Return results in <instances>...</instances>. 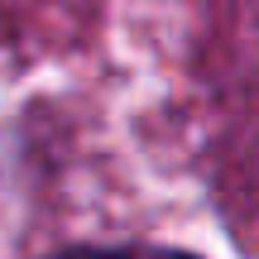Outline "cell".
I'll use <instances>...</instances> for the list:
<instances>
[{"label":"cell","mask_w":259,"mask_h":259,"mask_svg":"<svg viewBox=\"0 0 259 259\" xmlns=\"http://www.w3.org/2000/svg\"><path fill=\"white\" fill-rule=\"evenodd\" d=\"M58 259H192V254H173V250H67Z\"/></svg>","instance_id":"6da1fadb"}]
</instances>
